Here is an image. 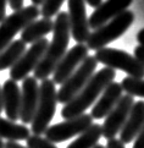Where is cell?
Wrapping results in <instances>:
<instances>
[{"mask_svg": "<svg viewBox=\"0 0 144 148\" xmlns=\"http://www.w3.org/2000/svg\"><path fill=\"white\" fill-rule=\"evenodd\" d=\"M134 58L144 67V45H137L134 48Z\"/></svg>", "mask_w": 144, "mask_h": 148, "instance_id": "25", "label": "cell"}, {"mask_svg": "<svg viewBox=\"0 0 144 148\" xmlns=\"http://www.w3.org/2000/svg\"><path fill=\"white\" fill-rule=\"evenodd\" d=\"M137 40L139 43V45H144V28L137 33Z\"/></svg>", "mask_w": 144, "mask_h": 148, "instance_id": "32", "label": "cell"}, {"mask_svg": "<svg viewBox=\"0 0 144 148\" xmlns=\"http://www.w3.org/2000/svg\"><path fill=\"white\" fill-rule=\"evenodd\" d=\"M93 124V118L90 114H82L76 118L68 119L62 123L49 126L44 132L45 138L50 141L51 143H60V142L67 141L72 138L73 136L81 135L86 131L90 125Z\"/></svg>", "mask_w": 144, "mask_h": 148, "instance_id": "8", "label": "cell"}, {"mask_svg": "<svg viewBox=\"0 0 144 148\" xmlns=\"http://www.w3.org/2000/svg\"><path fill=\"white\" fill-rule=\"evenodd\" d=\"M27 147L28 148H57L54 143H51L50 141H48L45 137L42 136H37V135H32L29 136L27 140Z\"/></svg>", "mask_w": 144, "mask_h": 148, "instance_id": "24", "label": "cell"}, {"mask_svg": "<svg viewBox=\"0 0 144 148\" xmlns=\"http://www.w3.org/2000/svg\"><path fill=\"white\" fill-rule=\"evenodd\" d=\"M31 1H32V4H33L34 6H37V8H38L39 5H43L44 0H31Z\"/></svg>", "mask_w": 144, "mask_h": 148, "instance_id": "33", "label": "cell"}, {"mask_svg": "<svg viewBox=\"0 0 144 148\" xmlns=\"http://www.w3.org/2000/svg\"><path fill=\"white\" fill-rule=\"evenodd\" d=\"M0 148H4V141L0 138Z\"/></svg>", "mask_w": 144, "mask_h": 148, "instance_id": "36", "label": "cell"}, {"mask_svg": "<svg viewBox=\"0 0 144 148\" xmlns=\"http://www.w3.org/2000/svg\"><path fill=\"white\" fill-rule=\"evenodd\" d=\"M133 21H134V14L132 11L126 10V11L121 12L119 16L108 21L105 25L100 26L99 28L94 29V32L89 34L86 42L87 48L92 50L105 48L109 43L116 40L119 37L124 34L133 23Z\"/></svg>", "mask_w": 144, "mask_h": 148, "instance_id": "4", "label": "cell"}, {"mask_svg": "<svg viewBox=\"0 0 144 148\" xmlns=\"http://www.w3.org/2000/svg\"><path fill=\"white\" fill-rule=\"evenodd\" d=\"M95 60L106 65L113 70H122L128 73L130 77L144 78V67L141 65L133 55L125 50H119L115 48H101L95 53Z\"/></svg>", "mask_w": 144, "mask_h": 148, "instance_id": "5", "label": "cell"}, {"mask_svg": "<svg viewBox=\"0 0 144 148\" xmlns=\"http://www.w3.org/2000/svg\"><path fill=\"white\" fill-rule=\"evenodd\" d=\"M53 27H54V22L51 18L43 17L42 20H34L21 31V40L25 44H33L53 32Z\"/></svg>", "mask_w": 144, "mask_h": 148, "instance_id": "18", "label": "cell"}, {"mask_svg": "<svg viewBox=\"0 0 144 148\" xmlns=\"http://www.w3.org/2000/svg\"><path fill=\"white\" fill-rule=\"evenodd\" d=\"M70 23H68L67 12L61 11L56 14L53 27V40L48 44L39 64L34 69V78L43 81L54 72L57 62L62 59L67 51L68 42H70Z\"/></svg>", "mask_w": 144, "mask_h": 148, "instance_id": "1", "label": "cell"}, {"mask_svg": "<svg viewBox=\"0 0 144 148\" xmlns=\"http://www.w3.org/2000/svg\"><path fill=\"white\" fill-rule=\"evenodd\" d=\"M116 72L110 67H103L98 72H94V75L89 78L81 91L63 105L61 116L65 120H68L84 114V112L98 99L106 86L114 82Z\"/></svg>", "mask_w": 144, "mask_h": 148, "instance_id": "2", "label": "cell"}, {"mask_svg": "<svg viewBox=\"0 0 144 148\" xmlns=\"http://www.w3.org/2000/svg\"><path fill=\"white\" fill-rule=\"evenodd\" d=\"M31 136V130L26 125L16 124L14 121L0 116V138L8 141H26Z\"/></svg>", "mask_w": 144, "mask_h": 148, "instance_id": "19", "label": "cell"}, {"mask_svg": "<svg viewBox=\"0 0 144 148\" xmlns=\"http://www.w3.org/2000/svg\"><path fill=\"white\" fill-rule=\"evenodd\" d=\"M122 87L120 83L117 82H111L109 86H106V88L101 92V96L98 99V102L95 103V105L92 109L90 116L93 119H101L105 118L108 115L113 108L116 105V103L120 100L122 97Z\"/></svg>", "mask_w": 144, "mask_h": 148, "instance_id": "17", "label": "cell"}, {"mask_svg": "<svg viewBox=\"0 0 144 148\" xmlns=\"http://www.w3.org/2000/svg\"><path fill=\"white\" fill-rule=\"evenodd\" d=\"M88 51L89 49L86 44H76L66 51L53 72V82L55 84H62L88 56Z\"/></svg>", "mask_w": 144, "mask_h": 148, "instance_id": "12", "label": "cell"}, {"mask_svg": "<svg viewBox=\"0 0 144 148\" xmlns=\"http://www.w3.org/2000/svg\"><path fill=\"white\" fill-rule=\"evenodd\" d=\"M9 5L14 11H17V10L23 8V0H8Z\"/></svg>", "mask_w": 144, "mask_h": 148, "instance_id": "28", "label": "cell"}, {"mask_svg": "<svg viewBox=\"0 0 144 148\" xmlns=\"http://www.w3.org/2000/svg\"><path fill=\"white\" fill-rule=\"evenodd\" d=\"M84 1H86L88 5H90L92 8H95V9H97L99 5L103 3V0H84Z\"/></svg>", "mask_w": 144, "mask_h": 148, "instance_id": "31", "label": "cell"}, {"mask_svg": "<svg viewBox=\"0 0 144 148\" xmlns=\"http://www.w3.org/2000/svg\"><path fill=\"white\" fill-rule=\"evenodd\" d=\"M134 145L133 148H144V127L141 130V132L138 134V136L134 138Z\"/></svg>", "mask_w": 144, "mask_h": 148, "instance_id": "26", "label": "cell"}, {"mask_svg": "<svg viewBox=\"0 0 144 148\" xmlns=\"http://www.w3.org/2000/svg\"><path fill=\"white\" fill-rule=\"evenodd\" d=\"M26 51V44L21 39L12 40L6 48L0 51V71L12 67Z\"/></svg>", "mask_w": 144, "mask_h": 148, "instance_id": "20", "label": "cell"}, {"mask_svg": "<svg viewBox=\"0 0 144 148\" xmlns=\"http://www.w3.org/2000/svg\"><path fill=\"white\" fill-rule=\"evenodd\" d=\"M132 3L133 0H106V1L101 3L88 18L89 28H99L108 21L113 20L114 17L119 16L121 12L126 11Z\"/></svg>", "mask_w": 144, "mask_h": 148, "instance_id": "14", "label": "cell"}, {"mask_svg": "<svg viewBox=\"0 0 144 148\" xmlns=\"http://www.w3.org/2000/svg\"><path fill=\"white\" fill-rule=\"evenodd\" d=\"M133 103H134V99L128 94L120 98L113 110L105 116V121L101 126L103 137H105L106 140H111L115 138L117 134H120L122 126L125 125L127 118H128Z\"/></svg>", "mask_w": 144, "mask_h": 148, "instance_id": "10", "label": "cell"}, {"mask_svg": "<svg viewBox=\"0 0 144 148\" xmlns=\"http://www.w3.org/2000/svg\"><path fill=\"white\" fill-rule=\"evenodd\" d=\"M101 136H103L101 125L92 124L86 131L79 135V137L72 141L67 148H93L95 145H98V141Z\"/></svg>", "mask_w": 144, "mask_h": 148, "instance_id": "21", "label": "cell"}, {"mask_svg": "<svg viewBox=\"0 0 144 148\" xmlns=\"http://www.w3.org/2000/svg\"><path fill=\"white\" fill-rule=\"evenodd\" d=\"M3 110L10 121H17L20 119L21 110V89L17 82L12 80H6L1 88Z\"/></svg>", "mask_w": 144, "mask_h": 148, "instance_id": "16", "label": "cell"}, {"mask_svg": "<svg viewBox=\"0 0 144 148\" xmlns=\"http://www.w3.org/2000/svg\"><path fill=\"white\" fill-rule=\"evenodd\" d=\"M56 88L53 80L45 78L39 86L38 104L31 123V132L33 135L42 136L49 127L50 121L53 120L56 112Z\"/></svg>", "mask_w": 144, "mask_h": 148, "instance_id": "3", "label": "cell"}, {"mask_svg": "<svg viewBox=\"0 0 144 148\" xmlns=\"http://www.w3.org/2000/svg\"><path fill=\"white\" fill-rule=\"evenodd\" d=\"M122 91L126 92L131 97H142L144 98V78H134L127 76L120 83Z\"/></svg>", "mask_w": 144, "mask_h": 148, "instance_id": "22", "label": "cell"}, {"mask_svg": "<svg viewBox=\"0 0 144 148\" xmlns=\"http://www.w3.org/2000/svg\"><path fill=\"white\" fill-rule=\"evenodd\" d=\"M144 127V102H134L131 108L125 125L120 131V141L124 145L131 142L138 136L141 130Z\"/></svg>", "mask_w": 144, "mask_h": 148, "instance_id": "15", "label": "cell"}, {"mask_svg": "<svg viewBox=\"0 0 144 148\" xmlns=\"http://www.w3.org/2000/svg\"><path fill=\"white\" fill-rule=\"evenodd\" d=\"M48 44H49V40L46 38H42L32 44L31 48L26 50L17 60V62L12 67H10V80L15 82L23 81L29 75V72L34 71V69L44 55Z\"/></svg>", "mask_w": 144, "mask_h": 148, "instance_id": "9", "label": "cell"}, {"mask_svg": "<svg viewBox=\"0 0 144 148\" xmlns=\"http://www.w3.org/2000/svg\"><path fill=\"white\" fill-rule=\"evenodd\" d=\"M39 97V84L37 80L32 76H27L22 82V91H21V110L20 120L26 124H31L38 104Z\"/></svg>", "mask_w": 144, "mask_h": 148, "instance_id": "13", "label": "cell"}, {"mask_svg": "<svg viewBox=\"0 0 144 148\" xmlns=\"http://www.w3.org/2000/svg\"><path fill=\"white\" fill-rule=\"evenodd\" d=\"M98 61L92 55H88L79 65L72 75L61 84L60 89L56 92L57 103L66 104L76 96V94L84 87L89 78L94 75V71L97 70Z\"/></svg>", "mask_w": 144, "mask_h": 148, "instance_id": "6", "label": "cell"}, {"mask_svg": "<svg viewBox=\"0 0 144 148\" xmlns=\"http://www.w3.org/2000/svg\"><path fill=\"white\" fill-rule=\"evenodd\" d=\"M68 23L72 38L78 44H84L90 34L84 0H68Z\"/></svg>", "mask_w": 144, "mask_h": 148, "instance_id": "11", "label": "cell"}, {"mask_svg": "<svg viewBox=\"0 0 144 148\" xmlns=\"http://www.w3.org/2000/svg\"><path fill=\"white\" fill-rule=\"evenodd\" d=\"M105 148H125V145L119 138H111V140H108V143H106Z\"/></svg>", "mask_w": 144, "mask_h": 148, "instance_id": "27", "label": "cell"}, {"mask_svg": "<svg viewBox=\"0 0 144 148\" xmlns=\"http://www.w3.org/2000/svg\"><path fill=\"white\" fill-rule=\"evenodd\" d=\"M6 4H8V0H0V22L6 17Z\"/></svg>", "mask_w": 144, "mask_h": 148, "instance_id": "29", "label": "cell"}, {"mask_svg": "<svg viewBox=\"0 0 144 148\" xmlns=\"http://www.w3.org/2000/svg\"><path fill=\"white\" fill-rule=\"evenodd\" d=\"M63 1L65 0H44L40 9V15H43L44 18H51L59 12Z\"/></svg>", "mask_w": 144, "mask_h": 148, "instance_id": "23", "label": "cell"}, {"mask_svg": "<svg viewBox=\"0 0 144 148\" xmlns=\"http://www.w3.org/2000/svg\"><path fill=\"white\" fill-rule=\"evenodd\" d=\"M3 113V99H1V87H0V114Z\"/></svg>", "mask_w": 144, "mask_h": 148, "instance_id": "34", "label": "cell"}, {"mask_svg": "<svg viewBox=\"0 0 144 148\" xmlns=\"http://www.w3.org/2000/svg\"><path fill=\"white\" fill-rule=\"evenodd\" d=\"M93 148H105V147H104V146H101V145H99V143H98V145H95V146H94Z\"/></svg>", "mask_w": 144, "mask_h": 148, "instance_id": "35", "label": "cell"}, {"mask_svg": "<svg viewBox=\"0 0 144 148\" xmlns=\"http://www.w3.org/2000/svg\"><path fill=\"white\" fill-rule=\"evenodd\" d=\"M40 15V10L34 6L29 5L14 11L10 16L5 17L0 22V51L11 43L14 37L21 32L29 22L37 20Z\"/></svg>", "mask_w": 144, "mask_h": 148, "instance_id": "7", "label": "cell"}, {"mask_svg": "<svg viewBox=\"0 0 144 148\" xmlns=\"http://www.w3.org/2000/svg\"><path fill=\"white\" fill-rule=\"evenodd\" d=\"M4 148H28V147H25V146H22V145H20L18 142L8 141L6 143H4Z\"/></svg>", "mask_w": 144, "mask_h": 148, "instance_id": "30", "label": "cell"}]
</instances>
